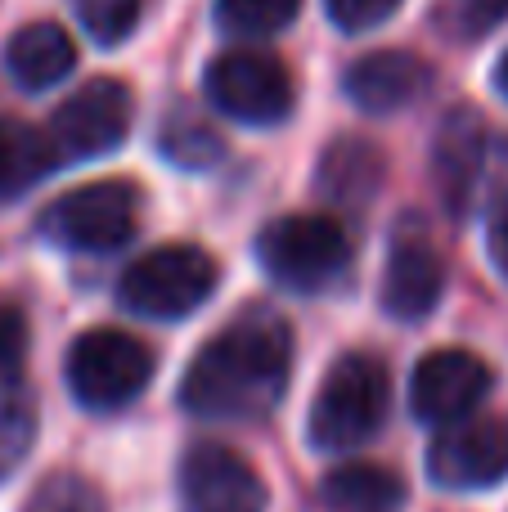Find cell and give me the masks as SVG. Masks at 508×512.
<instances>
[{"label": "cell", "instance_id": "cell-13", "mask_svg": "<svg viewBox=\"0 0 508 512\" xmlns=\"http://www.w3.org/2000/svg\"><path fill=\"white\" fill-rule=\"evenodd\" d=\"M446 292V261L432 252V243L405 239L396 243L387 256L383 283H378V306L383 315L401 319V324H419L423 315H432Z\"/></svg>", "mask_w": 508, "mask_h": 512}, {"label": "cell", "instance_id": "cell-5", "mask_svg": "<svg viewBox=\"0 0 508 512\" xmlns=\"http://www.w3.org/2000/svg\"><path fill=\"white\" fill-rule=\"evenodd\" d=\"M257 261L279 288L288 292H320L347 270L351 243L333 216H279L261 230Z\"/></svg>", "mask_w": 508, "mask_h": 512}, {"label": "cell", "instance_id": "cell-4", "mask_svg": "<svg viewBox=\"0 0 508 512\" xmlns=\"http://www.w3.org/2000/svg\"><path fill=\"white\" fill-rule=\"evenodd\" d=\"M216 292V261L194 243H167L126 265L117 301L144 319H185Z\"/></svg>", "mask_w": 508, "mask_h": 512}, {"label": "cell", "instance_id": "cell-20", "mask_svg": "<svg viewBox=\"0 0 508 512\" xmlns=\"http://www.w3.org/2000/svg\"><path fill=\"white\" fill-rule=\"evenodd\" d=\"M23 512H108V504L95 481H86L81 472H50L36 481Z\"/></svg>", "mask_w": 508, "mask_h": 512}, {"label": "cell", "instance_id": "cell-18", "mask_svg": "<svg viewBox=\"0 0 508 512\" xmlns=\"http://www.w3.org/2000/svg\"><path fill=\"white\" fill-rule=\"evenodd\" d=\"M36 441V409L18 382H0V481L14 477Z\"/></svg>", "mask_w": 508, "mask_h": 512}, {"label": "cell", "instance_id": "cell-8", "mask_svg": "<svg viewBox=\"0 0 508 512\" xmlns=\"http://www.w3.org/2000/svg\"><path fill=\"white\" fill-rule=\"evenodd\" d=\"M131 90L113 77L86 81L72 99H63L50 117V144L59 162H90L104 153L122 149L126 131H131Z\"/></svg>", "mask_w": 508, "mask_h": 512}, {"label": "cell", "instance_id": "cell-1", "mask_svg": "<svg viewBox=\"0 0 508 512\" xmlns=\"http://www.w3.org/2000/svg\"><path fill=\"white\" fill-rule=\"evenodd\" d=\"M293 369V333L270 310H243L189 360L180 405L212 423H252L279 405Z\"/></svg>", "mask_w": 508, "mask_h": 512}, {"label": "cell", "instance_id": "cell-22", "mask_svg": "<svg viewBox=\"0 0 508 512\" xmlns=\"http://www.w3.org/2000/svg\"><path fill=\"white\" fill-rule=\"evenodd\" d=\"M508 18V0H446L441 5V27L455 41H482Z\"/></svg>", "mask_w": 508, "mask_h": 512}, {"label": "cell", "instance_id": "cell-21", "mask_svg": "<svg viewBox=\"0 0 508 512\" xmlns=\"http://www.w3.org/2000/svg\"><path fill=\"white\" fill-rule=\"evenodd\" d=\"M144 14V0H77V18L90 32V41L99 45H117L135 32Z\"/></svg>", "mask_w": 508, "mask_h": 512}, {"label": "cell", "instance_id": "cell-11", "mask_svg": "<svg viewBox=\"0 0 508 512\" xmlns=\"http://www.w3.org/2000/svg\"><path fill=\"white\" fill-rule=\"evenodd\" d=\"M428 477L441 490H486L508 477V423L468 418L428 445Z\"/></svg>", "mask_w": 508, "mask_h": 512}, {"label": "cell", "instance_id": "cell-14", "mask_svg": "<svg viewBox=\"0 0 508 512\" xmlns=\"http://www.w3.org/2000/svg\"><path fill=\"white\" fill-rule=\"evenodd\" d=\"M5 68L23 90H50L77 68V45L59 23H27L9 36Z\"/></svg>", "mask_w": 508, "mask_h": 512}, {"label": "cell", "instance_id": "cell-3", "mask_svg": "<svg viewBox=\"0 0 508 512\" xmlns=\"http://www.w3.org/2000/svg\"><path fill=\"white\" fill-rule=\"evenodd\" d=\"M153 369V351L140 337L122 333V328H90L77 342L68 346V391L77 405L108 414V409H122L149 387Z\"/></svg>", "mask_w": 508, "mask_h": 512}, {"label": "cell", "instance_id": "cell-6", "mask_svg": "<svg viewBox=\"0 0 508 512\" xmlns=\"http://www.w3.org/2000/svg\"><path fill=\"white\" fill-rule=\"evenodd\" d=\"M135 189L126 180H95L81 185L72 194L54 198L41 212L36 230L68 252H113L122 243H131L135 234Z\"/></svg>", "mask_w": 508, "mask_h": 512}, {"label": "cell", "instance_id": "cell-26", "mask_svg": "<svg viewBox=\"0 0 508 512\" xmlns=\"http://www.w3.org/2000/svg\"><path fill=\"white\" fill-rule=\"evenodd\" d=\"M491 256H495V265H500L504 279H508V203L495 212V221H491Z\"/></svg>", "mask_w": 508, "mask_h": 512}, {"label": "cell", "instance_id": "cell-12", "mask_svg": "<svg viewBox=\"0 0 508 512\" xmlns=\"http://www.w3.org/2000/svg\"><path fill=\"white\" fill-rule=\"evenodd\" d=\"M432 86V68L410 50H374L360 54L356 63H347L342 72V90L356 108L374 117L401 113V108L419 104Z\"/></svg>", "mask_w": 508, "mask_h": 512}, {"label": "cell", "instance_id": "cell-9", "mask_svg": "<svg viewBox=\"0 0 508 512\" xmlns=\"http://www.w3.org/2000/svg\"><path fill=\"white\" fill-rule=\"evenodd\" d=\"M495 378L486 369V360H477L473 351L459 346H441V351L423 355L419 369L410 378V414L428 427H455L468 423L477 405L491 396Z\"/></svg>", "mask_w": 508, "mask_h": 512}, {"label": "cell", "instance_id": "cell-15", "mask_svg": "<svg viewBox=\"0 0 508 512\" xmlns=\"http://www.w3.org/2000/svg\"><path fill=\"white\" fill-rule=\"evenodd\" d=\"M320 504L329 512H401L405 481L383 463H342L320 481Z\"/></svg>", "mask_w": 508, "mask_h": 512}, {"label": "cell", "instance_id": "cell-10", "mask_svg": "<svg viewBox=\"0 0 508 512\" xmlns=\"http://www.w3.org/2000/svg\"><path fill=\"white\" fill-rule=\"evenodd\" d=\"M180 499L189 512H266V481L230 445L198 441L180 459Z\"/></svg>", "mask_w": 508, "mask_h": 512}, {"label": "cell", "instance_id": "cell-2", "mask_svg": "<svg viewBox=\"0 0 508 512\" xmlns=\"http://www.w3.org/2000/svg\"><path fill=\"white\" fill-rule=\"evenodd\" d=\"M392 405V378H387V364L369 351H347L333 360V369L324 373L320 391H315L311 418H306V432H311L315 450H360L369 436H378Z\"/></svg>", "mask_w": 508, "mask_h": 512}, {"label": "cell", "instance_id": "cell-7", "mask_svg": "<svg viewBox=\"0 0 508 512\" xmlns=\"http://www.w3.org/2000/svg\"><path fill=\"white\" fill-rule=\"evenodd\" d=\"M207 99L225 117L248 126H275L293 113V77L275 54L261 50H225L207 63Z\"/></svg>", "mask_w": 508, "mask_h": 512}, {"label": "cell", "instance_id": "cell-19", "mask_svg": "<svg viewBox=\"0 0 508 512\" xmlns=\"http://www.w3.org/2000/svg\"><path fill=\"white\" fill-rule=\"evenodd\" d=\"M302 0H216V23L230 36H275L297 18Z\"/></svg>", "mask_w": 508, "mask_h": 512}, {"label": "cell", "instance_id": "cell-16", "mask_svg": "<svg viewBox=\"0 0 508 512\" xmlns=\"http://www.w3.org/2000/svg\"><path fill=\"white\" fill-rule=\"evenodd\" d=\"M482 149H486V126L477 113H450L437 140V176L450 203H468L473 185L482 176Z\"/></svg>", "mask_w": 508, "mask_h": 512}, {"label": "cell", "instance_id": "cell-24", "mask_svg": "<svg viewBox=\"0 0 508 512\" xmlns=\"http://www.w3.org/2000/svg\"><path fill=\"white\" fill-rule=\"evenodd\" d=\"M401 5L405 0H324L338 32H369V27L387 23Z\"/></svg>", "mask_w": 508, "mask_h": 512}, {"label": "cell", "instance_id": "cell-17", "mask_svg": "<svg viewBox=\"0 0 508 512\" xmlns=\"http://www.w3.org/2000/svg\"><path fill=\"white\" fill-rule=\"evenodd\" d=\"M54 167H59V153H54L50 135H41L27 122H14V117H0V203L27 194Z\"/></svg>", "mask_w": 508, "mask_h": 512}, {"label": "cell", "instance_id": "cell-23", "mask_svg": "<svg viewBox=\"0 0 508 512\" xmlns=\"http://www.w3.org/2000/svg\"><path fill=\"white\" fill-rule=\"evenodd\" d=\"M221 153H225V144L198 122H180V126L171 122L167 131H162V158H171L176 167L203 171V167H212Z\"/></svg>", "mask_w": 508, "mask_h": 512}, {"label": "cell", "instance_id": "cell-27", "mask_svg": "<svg viewBox=\"0 0 508 512\" xmlns=\"http://www.w3.org/2000/svg\"><path fill=\"white\" fill-rule=\"evenodd\" d=\"M495 90L508 99V50H504V59H500V68H495Z\"/></svg>", "mask_w": 508, "mask_h": 512}, {"label": "cell", "instance_id": "cell-25", "mask_svg": "<svg viewBox=\"0 0 508 512\" xmlns=\"http://www.w3.org/2000/svg\"><path fill=\"white\" fill-rule=\"evenodd\" d=\"M27 355V324L14 306H0V382H14Z\"/></svg>", "mask_w": 508, "mask_h": 512}]
</instances>
